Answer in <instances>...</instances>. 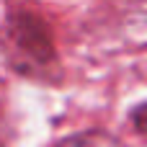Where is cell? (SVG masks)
I'll list each match as a JSON object with an SVG mask.
<instances>
[{
    "label": "cell",
    "mask_w": 147,
    "mask_h": 147,
    "mask_svg": "<svg viewBox=\"0 0 147 147\" xmlns=\"http://www.w3.org/2000/svg\"><path fill=\"white\" fill-rule=\"evenodd\" d=\"M54 147H116L114 140L109 134H101V132H85V134H75V137H67L62 140L59 145Z\"/></svg>",
    "instance_id": "7a4b0ae2"
},
{
    "label": "cell",
    "mask_w": 147,
    "mask_h": 147,
    "mask_svg": "<svg viewBox=\"0 0 147 147\" xmlns=\"http://www.w3.org/2000/svg\"><path fill=\"white\" fill-rule=\"evenodd\" d=\"M8 39L13 49L18 52L21 65H47L52 62V36L47 31V23L34 13H16L8 23Z\"/></svg>",
    "instance_id": "6da1fadb"
},
{
    "label": "cell",
    "mask_w": 147,
    "mask_h": 147,
    "mask_svg": "<svg viewBox=\"0 0 147 147\" xmlns=\"http://www.w3.org/2000/svg\"><path fill=\"white\" fill-rule=\"evenodd\" d=\"M132 124L140 134H147V103H140L134 111H132Z\"/></svg>",
    "instance_id": "3957f363"
}]
</instances>
